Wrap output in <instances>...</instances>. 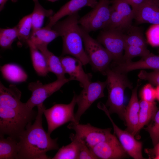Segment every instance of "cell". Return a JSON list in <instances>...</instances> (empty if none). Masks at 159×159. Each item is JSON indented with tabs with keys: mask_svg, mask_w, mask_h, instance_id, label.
Listing matches in <instances>:
<instances>
[{
	"mask_svg": "<svg viewBox=\"0 0 159 159\" xmlns=\"http://www.w3.org/2000/svg\"><path fill=\"white\" fill-rule=\"evenodd\" d=\"M1 71L3 78L7 81L15 83L25 82L27 74L20 66L15 64H5L1 67Z\"/></svg>",
	"mask_w": 159,
	"mask_h": 159,
	"instance_id": "cell-22",
	"label": "cell"
},
{
	"mask_svg": "<svg viewBox=\"0 0 159 159\" xmlns=\"http://www.w3.org/2000/svg\"><path fill=\"white\" fill-rule=\"evenodd\" d=\"M111 6L123 18L130 26L134 19L135 14L131 6L123 0H111Z\"/></svg>",
	"mask_w": 159,
	"mask_h": 159,
	"instance_id": "cell-28",
	"label": "cell"
},
{
	"mask_svg": "<svg viewBox=\"0 0 159 159\" xmlns=\"http://www.w3.org/2000/svg\"><path fill=\"white\" fill-rule=\"evenodd\" d=\"M158 55H159V49H158Z\"/></svg>",
	"mask_w": 159,
	"mask_h": 159,
	"instance_id": "cell-42",
	"label": "cell"
},
{
	"mask_svg": "<svg viewBox=\"0 0 159 159\" xmlns=\"http://www.w3.org/2000/svg\"><path fill=\"white\" fill-rule=\"evenodd\" d=\"M77 95L74 93L71 102L67 104H55L43 111L47 122V132L50 135L55 129L69 122H75L74 109L77 104Z\"/></svg>",
	"mask_w": 159,
	"mask_h": 159,
	"instance_id": "cell-7",
	"label": "cell"
},
{
	"mask_svg": "<svg viewBox=\"0 0 159 159\" xmlns=\"http://www.w3.org/2000/svg\"><path fill=\"white\" fill-rule=\"evenodd\" d=\"M110 1L111 0H99L90 11L79 18V25L89 33L104 29L110 18Z\"/></svg>",
	"mask_w": 159,
	"mask_h": 159,
	"instance_id": "cell-6",
	"label": "cell"
},
{
	"mask_svg": "<svg viewBox=\"0 0 159 159\" xmlns=\"http://www.w3.org/2000/svg\"><path fill=\"white\" fill-rule=\"evenodd\" d=\"M20 150L18 140L8 136L0 135V159H17Z\"/></svg>",
	"mask_w": 159,
	"mask_h": 159,
	"instance_id": "cell-21",
	"label": "cell"
},
{
	"mask_svg": "<svg viewBox=\"0 0 159 159\" xmlns=\"http://www.w3.org/2000/svg\"><path fill=\"white\" fill-rule=\"evenodd\" d=\"M138 76L140 79L148 81L150 84L159 86V70H154L151 72L141 70Z\"/></svg>",
	"mask_w": 159,
	"mask_h": 159,
	"instance_id": "cell-35",
	"label": "cell"
},
{
	"mask_svg": "<svg viewBox=\"0 0 159 159\" xmlns=\"http://www.w3.org/2000/svg\"><path fill=\"white\" fill-rule=\"evenodd\" d=\"M72 80L70 77L58 79L48 84H43L40 81L31 82L28 86L32 92L31 95L26 104L29 108L33 109L35 106L43 103L48 97L59 90L65 84Z\"/></svg>",
	"mask_w": 159,
	"mask_h": 159,
	"instance_id": "cell-10",
	"label": "cell"
},
{
	"mask_svg": "<svg viewBox=\"0 0 159 159\" xmlns=\"http://www.w3.org/2000/svg\"><path fill=\"white\" fill-rule=\"evenodd\" d=\"M34 3V8L31 13L32 23V31L42 28L45 17L49 18L54 14L51 9H47L40 4L39 0H33Z\"/></svg>",
	"mask_w": 159,
	"mask_h": 159,
	"instance_id": "cell-26",
	"label": "cell"
},
{
	"mask_svg": "<svg viewBox=\"0 0 159 159\" xmlns=\"http://www.w3.org/2000/svg\"><path fill=\"white\" fill-rule=\"evenodd\" d=\"M151 120L145 129L149 134L154 146L159 143V110L156 112Z\"/></svg>",
	"mask_w": 159,
	"mask_h": 159,
	"instance_id": "cell-33",
	"label": "cell"
},
{
	"mask_svg": "<svg viewBox=\"0 0 159 159\" xmlns=\"http://www.w3.org/2000/svg\"><path fill=\"white\" fill-rule=\"evenodd\" d=\"M150 153H151L152 156L155 159H159V143L154 146V148L151 149Z\"/></svg>",
	"mask_w": 159,
	"mask_h": 159,
	"instance_id": "cell-38",
	"label": "cell"
},
{
	"mask_svg": "<svg viewBox=\"0 0 159 159\" xmlns=\"http://www.w3.org/2000/svg\"><path fill=\"white\" fill-rule=\"evenodd\" d=\"M140 84L138 82L132 90L130 100L125 108V120L127 127L126 130L134 136L137 133L139 123L140 102L137 95V90Z\"/></svg>",
	"mask_w": 159,
	"mask_h": 159,
	"instance_id": "cell-16",
	"label": "cell"
},
{
	"mask_svg": "<svg viewBox=\"0 0 159 159\" xmlns=\"http://www.w3.org/2000/svg\"><path fill=\"white\" fill-rule=\"evenodd\" d=\"M141 99L148 102H154L156 99V90L150 83L145 85L140 92Z\"/></svg>",
	"mask_w": 159,
	"mask_h": 159,
	"instance_id": "cell-34",
	"label": "cell"
},
{
	"mask_svg": "<svg viewBox=\"0 0 159 159\" xmlns=\"http://www.w3.org/2000/svg\"><path fill=\"white\" fill-rule=\"evenodd\" d=\"M106 85V81L91 82L77 95L78 107L75 114V123H79L81 116L94 102L105 96L104 91Z\"/></svg>",
	"mask_w": 159,
	"mask_h": 159,
	"instance_id": "cell-12",
	"label": "cell"
},
{
	"mask_svg": "<svg viewBox=\"0 0 159 159\" xmlns=\"http://www.w3.org/2000/svg\"><path fill=\"white\" fill-rule=\"evenodd\" d=\"M98 159H118L124 158L127 153L114 135L91 149Z\"/></svg>",
	"mask_w": 159,
	"mask_h": 159,
	"instance_id": "cell-13",
	"label": "cell"
},
{
	"mask_svg": "<svg viewBox=\"0 0 159 159\" xmlns=\"http://www.w3.org/2000/svg\"><path fill=\"white\" fill-rule=\"evenodd\" d=\"M134 14V19L138 23L159 25V0H146Z\"/></svg>",
	"mask_w": 159,
	"mask_h": 159,
	"instance_id": "cell-18",
	"label": "cell"
},
{
	"mask_svg": "<svg viewBox=\"0 0 159 159\" xmlns=\"http://www.w3.org/2000/svg\"><path fill=\"white\" fill-rule=\"evenodd\" d=\"M97 107L105 112L111 121L114 133L127 153L135 159H144L142 154V143L136 140L131 133L126 130L121 129L117 125L111 117L105 105L100 102Z\"/></svg>",
	"mask_w": 159,
	"mask_h": 159,
	"instance_id": "cell-11",
	"label": "cell"
},
{
	"mask_svg": "<svg viewBox=\"0 0 159 159\" xmlns=\"http://www.w3.org/2000/svg\"><path fill=\"white\" fill-rule=\"evenodd\" d=\"M110 68L114 71L123 74L140 69H152L159 70V55L150 53L146 56L136 62H124L118 63H113Z\"/></svg>",
	"mask_w": 159,
	"mask_h": 159,
	"instance_id": "cell-15",
	"label": "cell"
},
{
	"mask_svg": "<svg viewBox=\"0 0 159 159\" xmlns=\"http://www.w3.org/2000/svg\"><path fill=\"white\" fill-rule=\"evenodd\" d=\"M58 33L52 28L46 26L32 31L28 41L35 46H47L48 45L58 37Z\"/></svg>",
	"mask_w": 159,
	"mask_h": 159,
	"instance_id": "cell-20",
	"label": "cell"
},
{
	"mask_svg": "<svg viewBox=\"0 0 159 159\" xmlns=\"http://www.w3.org/2000/svg\"><path fill=\"white\" fill-rule=\"evenodd\" d=\"M139 102L140 109L137 133L151 120L157 110L154 101L148 102L141 99Z\"/></svg>",
	"mask_w": 159,
	"mask_h": 159,
	"instance_id": "cell-25",
	"label": "cell"
},
{
	"mask_svg": "<svg viewBox=\"0 0 159 159\" xmlns=\"http://www.w3.org/2000/svg\"><path fill=\"white\" fill-rule=\"evenodd\" d=\"M30 49L32 65L37 74L46 76L49 72L43 55L37 47L29 41L27 42Z\"/></svg>",
	"mask_w": 159,
	"mask_h": 159,
	"instance_id": "cell-23",
	"label": "cell"
},
{
	"mask_svg": "<svg viewBox=\"0 0 159 159\" xmlns=\"http://www.w3.org/2000/svg\"><path fill=\"white\" fill-rule=\"evenodd\" d=\"M43 55L45 59L48 70L54 73L58 79L65 78V74L60 59L49 51L47 46H35Z\"/></svg>",
	"mask_w": 159,
	"mask_h": 159,
	"instance_id": "cell-19",
	"label": "cell"
},
{
	"mask_svg": "<svg viewBox=\"0 0 159 159\" xmlns=\"http://www.w3.org/2000/svg\"><path fill=\"white\" fill-rule=\"evenodd\" d=\"M9 0H0V11H2L4 8V6L6 2ZM12 2L15 3L18 0H10Z\"/></svg>",
	"mask_w": 159,
	"mask_h": 159,
	"instance_id": "cell-39",
	"label": "cell"
},
{
	"mask_svg": "<svg viewBox=\"0 0 159 159\" xmlns=\"http://www.w3.org/2000/svg\"><path fill=\"white\" fill-rule=\"evenodd\" d=\"M69 138L72 141L71 142L60 148L52 159H78L80 150L79 140L75 134H71Z\"/></svg>",
	"mask_w": 159,
	"mask_h": 159,
	"instance_id": "cell-24",
	"label": "cell"
},
{
	"mask_svg": "<svg viewBox=\"0 0 159 159\" xmlns=\"http://www.w3.org/2000/svg\"><path fill=\"white\" fill-rule=\"evenodd\" d=\"M123 32L125 43V46H138L147 48L145 39L143 33L137 27L132 25Z\"/></svg>",
	"mask_w": 159,
	"mask_h": 159,
	"instance_id": "cell-27",
	"label": "cell"
},
{
	"mask_svg": "<svg viewBox=\"0 0 159 159\" xmlns=\"http://www.w3.org/2000/svg\"><path fill=\"white\" fill-rule=\"evenodd\" d=\"M107 77L106 87L108 92V99L106 106L109 107L110 114L116 113L124 120L125 107L124 105L125 89L132 88L131 82L126 74L117 72L110 67L105 72Z\"/></svg>",
	"mask_w": 159,
	"mask_h": 159,
	"instance_id": "cell-4",
	"label": "cell"
},
{
	"mask_svg": "<svg viewBox=\"0 0 159 159\" xmlns=\"http://www.w3.org/2000/svg\"><path fill=\"white\" fill-rule=\"evenodd\" d=\"M124 51L123 62L131 61L132 58L137 57H143L150 53L147 48L135 46H126Z\"/></svg>",
	"mask_w": 159,
	"mask_h": 159,
	"instance_id": "cell-32",
	"label": "cell"
},
{
	"mask_svg": "<svg viewBox=\"0 0 159 159\" xmlns=\"http://www.w3.org/2000/svg\"><path fill=\"white\" fill-rule=\"evenodd\" d=\"M16 26L18 30V44L21 45L24 43L27 44L32 29L31 14L23 17Z\"/></svg>",
	"mask_w": 159,
	"mask_h": 159,
	"instance_id": "cell-29",
	"label": "cell"
},
{
	"mask_svg": "<svg viewBox=\"0 0 159 159\" xmlns=\"http://www.w3.org/2000/svg\"><path fill=\"white\" fill-rule=\"evenodd\" d=\"M78 12L67 16L58 21L52 27L62 40L61 56L69 55L80 60L83 65L89 63V60L83 47V43L78 20Z\"/></svg>",
	"mask_w": 159,
	"mask_h": 159,
	"instance_id": "cell-3",
	"label": "cell"
},
{
	"mask_svg": "<svg viewBox=\"0 0 159 159\" xmlns=\"http://www.w3.org/2000/svg\"><path fill=\"white\" fill-rule=\"evenodd\" d=\"M34 122L29 124L18 138L20 150L17 159H49L47 152L58 150V138L53 139L43 128L42 116L46 108L43 103L37 106Z\"/></svg>",
	"mask_w": 159,
	"mask_h": 159,
	"instance_id": "cell-2",
	"label": "cell"
},
{
	"mask_svg": "<svg viewBox=\"0 0 159 159\" xmlns=\"http://www.w3.org/2000/svg\"></svg>",
	"mask_w": 159,
	"mask_h": 159,
	"instance_id": "cell-43",
	"label": "cell"
},
{
	"mask_svg": "<svg viewBox=\"0 0 159 159\" xmlns=\"http://www.w3.org/2000/svg\"><path fill=\"white\" fill-rule=\"evenodd\" d=\"M18 37L17 26L11 28H0V46L4 49H11L13 42Z\"/></svg>",
	"mask_w": 159,
	"mask_h": 159,
	"instance_id": "cell-30",
	"label": "cell"
},
{
	"mask_svg": "<svg viewBox=\"0 0 159 159\" xmlns=\"http://www.w3.org/2000/svg\"><path fill=\"white\" fill-rule=\"evenodd\" d=\"M111 13L109 22L104 29H117L124 31L131 26L127 24L123 18L117 11L111 7Z\"/></svg>",
	"mask_w": 159,
	"mask_h": 159,
	"instance_id": "cell-31",
	"label": "cell"
},
{
	"mask_svg": "<svg viewBox=\"0 0 159 159\" xmlns=\"http://www.w3.org/2000/svg\"><path fill=\"white\" fill-rule=\"evenodd\" d=\"M67 127L74 130L75 135L90 149L99 143L110 139L113 135L111 133V128H100L89 123L82 124L71 122Z\"/></svg>",
	"mask_w": 159,
	"mask_h": 159,
	"instance_id": "cell-9",
	"label": "cell"
},
{
	"mask_svg": "<svg viewBox=\"0 0 159 159\" xmlns=\"http://www.w3.org/2000/svg\"><path fill=\"white\" fill-rule=\"evenodd\" d=\"M80 26L89 63L94 71L105 75L106 71L110 67L112 61L111 55L96 39L92 38L89 33L80 25Z\"/></svg>",
	"mask_w": 159,
	"mask_h": 159,
	"instance_id": "cell-5",
	"label": "cell"
},
{
	"mask_svg": "<svg viewBox=\"0 0 159 159\" xmlns=\"http://www.w3.org/2000/svg\"><path fill=\"white\" fill-rule=\"evenodd\" d=\"M131 6L134 12L136 11L145 1L146 0H123Z\"/></svg>",
	"mask_w": 159,
	"mask_h": 159,
	"instance_id": "cell-37",
	"label": "cell"
},
{
	"mask_svg": "<svg viewBox=\"0 0 159 159\" xmlns=\"http://www.w3.org/2000/svg\"><path fill=\"white\" fill-rule=\"evenodd\" d=\"M48 1L52 2H54L57 1L58 0H47Z\"/></svg>",
	"mask_w": 159,
	"mask_h": 159,
	"instance_id": "cell-41",
	"label": "cell"
},
{
	"mask_svg": "<svg viewBox=\"0 0 159 159\" xmlns=\"http://www.w3.org/2000/svg\"><path fill=\"white\" fill-rule=\"evenodd\" d=\"M96 40L111 55L113 63L123 62L125 47L123 31L117 29L101 30Z\"/></svg>",
	"mask_w": 159,
	"mask_h": 159,
	"instance_id": "cell-8",
	"label": "cell"
},
{
	"mask_svg": "<svg viewBox=\"0 0 159 159\" xmlns=\"http://www.w3.org/2000/svg\"><path fill=\"white\" fill-rule=\"evenodd\" d=\"M156 90V99L159 102V86H157L155 88Z\"/></svg>",
	"mask_w": 159,
	"mask_h": 159,
	"instance_id": "cell-40",
	"label": "cell"
},
{
	"mask_svg": "<svg viewBox=\"0 0 159 159\" xmlns=\"http://www.w3.org/2000/svg\"><path fill=\"white\" fill-rule=\"evenodd\" d=\"M21 93L16 86L0 83V135L18 140L37 114L21 100Z\"/></svg>",
	"mask_w": 159,
	"mask_h": 159,
	"instance_id": "cell-1",
	"label": "cell"
},
{
	"mask_svg": "<svg viewBox=\"0 0 159 159\" xmlns=\"http://www.w3.org/2000/svg\"><path fill=\"white\" fill-rule=\"evenodd\" d=\"M97 2V0H70L49 18V23L46 26L51 28L54 24L64 17L78 12L85 6L93 8Z\"/></svg>",
	"mask_w": 159,
	"mask_h": 159,
	"instance_id": "cell-17",
	"label": "cell"
},
{
	"mask_svg": "<svg viewBox=\"0 0 159 159\" xmlns=\"http://www.w3.org/2000/svg\"><path fill=\"white\" fill-rule=\"evenodd\" d=\"M59 57L65 73L68 74L72 80L78 81L83 88L91 82V75L85 72L83 65L80 60L69 56H61Z\"/></svg>",
	"mask_w": 159,
	"mask_h": 159,
	"instance_id": "cell-14",
	"label": "cell"
},
{
	"mask_svg": "<svg viewBox=\"0 0 159 159\" xmlns=\"http://www.w3.org/2000/svg\"><path fill=\"white\" fill-rule=\"evenodd\" d=\"M77 137L80 142V150L78 159H98L91 149L88 147L85 142Z\"/></svg>",
	"mask_w": 159,
	"mask_h": 159,
	"instance_id": "cell-36",
	"label": "cell"
}]
</instances>
